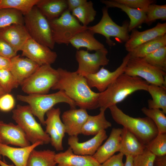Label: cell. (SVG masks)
<instances>
[{
    "label": "cell",
    "instance_id": "obj_1",
    "mask_svg": "<svg viewBox=\"0 0 166 166\" xmlns=\"http://www.w3.org/2000/svg\"><path fill=\"white\" fill-rule=\"evenodd\" d=\"M57 69L58 79L52 89L64 91L80 108L92 110L98 108L100 93L91 89L84 77L76 71L70 72L61 68Z\"/></svg>",
    "mask_w": 166,
    "mask_h": 166
},
{
    "label": "cell",
    "instance_id": "obj_2",
    "mask_svg": "<svg viewBox=\"0 0 166 166\" xmlns=\"http://www.w3.org/2000/svg\"><path fill=\"white\" fill-rule=\"evenodd\" d=\"M149 85L144 80L124 73L119 76L103 92H100L98 106L105 110L121 102L128 96L139 90L147 91Z\"/></svg>",
    "mask_w": 166,
    "mask_h": 166
},
{
    "label": "cell",
    "instance_id": "obj_3",
    "mask_svg": "<svg viewBox=\"0 0 166 166\" xmlns=\"http://www.w3.org/2000/svg\"><path fill=\"white\" fill-rule=\"evenodd\" d=\"M109 109L113 120L134 134L146 146L158 134L156 125L149 117H131L125 113L117 105Z\"/></svg>",
    "mask_w": 166,
    "mask_h": 166
},
{
    "label": "cell",
    "instance_id": "obj_4",
    "mask_svg": "<svg viewBox=\"0 0 166 166\" xmlns=\"http://www.w3.org/2000/svg\"><path fill=\"white\" fill-rule=\"evenodd\" d=\"M17 98L18 101L28 104L33 115L43 125H45V114L57 104L66 103L71 109H76L77 106L75 102L61 90L50 94L18 95Z\"/></svg>",
    "mask_w": 166,
    "mask_h": 166
},
{
    "label": "cell",
    "instance_id": "obj_5",
    "mask_svg": "<svg viewBox=\"0 0 166 166\" xmlns=\"http://www.w3.org/2000/svg\"><path fill=\"white\" fill-rule=\"evenodd\" d=\"M29 105H18L12 111V117L25 133L31 144L41 142L50 143V137L35 119Z\"/></svg>",
    "mask_w": 166,
    "mask_h": 166
},
{
    "label": "cell",
    "instance_id": "obj_6",
    "mask_svg": "<svg viewBox=\"0 0 166 166\" xmlns=\"http://www.w3.org/2000/svg\"><path fill=\"white\" fill-rule=\"evenodd\" d=\"M24 17V25L30 38L38 43L53 49L55 43L49 21L36 6H34L31 11Z\"/></svg>",
    "mask_w": 166,
    "mask_h": 166
},
{
    "label": "cell",
    "instance_id": "obj_7",
    "mask_svg": "<svg viewBox=\"0 0 166 166\" xmlns=\"http://www.w3.org/2000/svg\"><path fill=\"white\" fill-rule=\"evenodd\" d=\"M57 69L51 65L40 66L20 85L22 91L29 94H46L58 79Z\"/></svg>",
    "mask_w": 166,
    "mask_h": 166
},
{
    "label": "cell",
    "instance_id": "obj_8",
    "mask_svg": "<svg viewBox=\"0 0 166 166\" xmlns=\"http://www.w3.org/2000/svg\"><path fill=\"white\" fill-rule=\"evenodd\" d=\"M48 21L53 41L59 44H69L76 35L88 28V26L80 24L67 10L59 17Z\"/></svg>",
    "mask_w": 166,
    "mask_h": 166
},
{
    "label": "cell",
    "instance_id": "obj_9",
    "mask_svg": "<svg viewBox=\"0 0 166 166\" xmlns=\"http://www.w3.org/2000/svg\"><path fill=\"white\" fill-rule=\"evenodd\" d=\"M124 73L138 77L148 84L166 87V72L150 65L144 58L130 57Z\"/></svg>",
    "mask_w": 166,
    "mask_h": 166
},
{
    "label": "cell",
    "instance_id": "obj_10",
    "mask_svg": "<svg viewBox=\"0 0 166 166\" xmlns=\"http://www.w3.org/2000/svg\"><path fill=\"white\" fill-rule=\"evenodd\" d=\"M102 11V15L99 22L94 26H88V29L94 34H99L104 36L106 43L110 46L115 45L114 42L111 39L112 37H115L121 42H126L129 38V23L126 21L122 26L118 25L109 16L108 8L104 7Z\"/></svg>",
    "mask_w": 166,
    "mask_h": 166
},
{
    "label": "cell",
    "instance_id": "obj_11",
    "mask_svg": "<svg viewBox=\"0 0 166 166\" xmlns=\"http://www.w3.org/2000/svg\"><path fill=\"white\" fill-rule=\"evenodd\" d=\"M108 53V51L105 48L92 53L88 50H77L75 57L78 63V67L76 72L84 77L97 73L101 66L108 64L109 60L107 57Z\"/></svg>",
    "mask_w": 166,
    "mask_h": 166
},
{
    "label": "cell",
    "instance_id": "obj_12",
    "mask_svg": "<svg viewBox=\"0 0 166 166\" xmlns=\"http://www.w3.org/2000/svg\"><path fill=\"white\" fill-rule=\"evenodd\" d=\"M130 57V54L128 53L123 58L121 65L113 72L102 67L97 73L85 76L89 86L90 88H96L100 93L104 91L119 76L124 73Z\"/></svg>",
    "mask_w": 166,
    "mask_h": 166
},
{
    "label": "cell",
    "instance_id": "obj_13",
    "mask_svg": "<svg viewBox=\"0 0 166 166\" xmlns=\"http://www.w3.org/2000/svg\"><path fill=\"white\" fill-rule=\"evenodd\" d=\"M21 51L22 56L30 59L40 66L51 65L55 62L57 57L56 52L31 38L26 42Z\"/></svg>",
    "mask_w": 166,
    "mask_h": 166
},
{
    "label": "cell",
    "instance_id": "obj_14",
    "mask_svg": "<svg viewBox=\"0 0 166 166\" xmlns=\"http://www.w3.org/2000/svg\"><path fill=\"white\" fill-rule=\"evenodd\" d=\"M107 137L106 131L103 130L91 139L82 142L79 141L78 136H69L68 143L75 154L93 156Z\"/></svg>",
    "mask_w": 166,
    "mask_h": 166
},
{
    "label": "cell",
    "instance_id": "obj_15",
    "mask_svg": "<svg viewBox=\"0 0 166 166\" xmlns=\"http://www.w3.org/2000/svg\"><path fill=\"white\" fill-rule=\"evenodd\" d=\"M0 140L1 143L7 145L23 147L31 144L19 125L12 123H6L2 121H0Z\"/></svg>",
    "mask_w": 166,
    "mask_h": 166
},
{
    "label": "cell",
    "instance_id": "obj_16",
    "mask_svg": "<svg viewBox=\"0 0 166 166\" xmlns=\"http://www.w3.org/2000/svg\"><path fill=\"white\" fill-rule=\"evenodd\" d=\"M166 34V22H158L155 27L143 31L134 29L125 42V49L129 52L139 45Z\"/></svg>",
    "mask_w": 166,
    "mask_h": 166
},
{
    "label": "cell",
    "instance_id": "obj_17",
    "mask_svg": "<svg viewBox=\"0 0 166 166\" xmlns=\"http://www.w3.org/2000/svg\"><path fill=\"white\" fill-rule=\"evenodd\" d=\"M89 116L86 110L82 108L71 109L64 112L61 118L65 133L69 136H78L81 133L82 128Z\"/></svg>",
    "mask_w": 166,
    "mask_h": 166
},
{
    "label": "cell",
    "instance_id": "obj_18",
    "mask_svg": "<svg viewBox=\"0 0 166 166\" xmlns=\"http://www.w3.org/2000/svg\"><path fill=\"white\" fill-rule=\"evenodd\" d=\"M0 37L17 53L30 37L24 24H13L0 29Z\"/></svg>",
    "mask_w": 166,
    "mask_h": 166
},
{
    "label": "cell",
    "instance_id": "obj_19",
    "mask_svg": "<svg viewBox=\"0 0 166 166\" xmlns=\"http://www.w3.org/2000/svg\"><path fill=\"white\" fill-rule=\"evenodd\" d=\"M44 144L38 142L23 147H12L0 142V159L1 156L10 159L15 166H27L28 160L32 151L38 146Z\"/></svg>",
    "mask_w": 166,
    "mask_h": 166
},
{
    "label": "cell",
    "instance_id": "obj_20",
    "mask_svg": "<svg viewBox=\"0 0 166 166\" xmlns=\"http://www.w3.org/2000/svg\"><path fill=\"white\" fill-rule=\"evenodd\" d=\"M122 128H113L105 142L92 156L100 164L119 152L121 139Z\"/></svg>",
    "mask_w": 166,
    "mask_h": 166
},
{
    "label": "cell",
    "instance_id": "obj_21",
    "mask_svg": "<svg viewBox=\"0 0 166 166\" xmlns=\"http://www.w3.org/2000/svg\"><path fill=\"white\" fill-rule=\"evenodd\" d=\"M40 66L27 57H21L17 55L11 59L10 71L20 85Z\"/></svg>",
    "mask_w": 166,
    "mask_h": 166
},
{
    "label": "cell",
    "instance_id": "obj_22",
    "mask_svg": "<svg viewBox=\"0 0 166 166\" xmlns=\"http://www.w3.org/2000/svg\"><path fill=\"white\" fill-rule=\"evenodd\" d=\"M55 160L57 166H100L92 156L75 154L69 147L64 152L56 153Z\"/></svg>",
    "mask_w": 166,
    "mask_h": 166
},
{
    "label": "cell",
    "instance_id": "obj_23",
    "mask_svg": "<svg viewBox=\"0 0 166 166\" xmlns=\"http://www.w3.org/2000/svg\"><path fill=\"white\" fill-rule=\"evenodd\" d=\"M119 152L133 157L142 153L146 146L135 135L123 127Z\"/></svg>",
    "mask_w": 166,
    "mask_h": 166
},
{
    "label": "cell",
    "instance_id": "obj_24",
    "mask_svg": "<svg viewBox=\"0 0 166 166\" xmlns=\"http://www.w3.org/2000/svg\"><path fill=\"white\" fill-rule=\"evenodd\" d=\"M100 1L108 8L110 7L119 8L127 14L130 20L128 28L129 32L145 23L146 12L143 10L130 8L118 3L115 0H101Z\"/></svg>",
    "mask_w": 166,
    "mask_h": 166
},
{
    "label": "cell",
    "instance_id": "obj_25",
    "mask_svg": "<svg viewBox=\"0 0 166 166\" xmlns=\"http://www.w3.org/2000/svg\"><path fill=\"white\" fill-rule=\"evenodd\" d=\"M36 6L48 20L59 17L67 9L66 0H39Z\"/></svg>",
    "mask_w": 166,
    "mask_h": 166
},
{
    "label": "cell",
    "instance_id": "obj_26",
    "mask_svg": "<svg viewBox=\"0 0 166 166\" xmlns=\"http://www.w3.org/2000/svg\"><path fill=\"white\" fill-rule=\"evenodd\" d=\"M105 111L100 109V112L97 115H89L82 128L81 133L86 136L95 135L101 131L111 127V123L105 118Z\"/></svg>",
    "mask_w": 166,
    "mask_h": 166
},
{
    "label": "cell",
    "instance_id": "obj_27",
    "mask_svg": "<svg viewBox=\"0 0 166 166\" xmlns=\"http://www.w3.org/2000/svg\"><path fill=\"white\" fill-rule=\"evenodd\" d=\"M70 43L77 50L85 47L88 51H96L105 48L104 45L96 39L94 34L88 28L76 35Z\"/></svg>",
    "mask_w": 166,
    "mask_h": 166
},
{
    "label": "cell",
    "instance_id": "obj_28",
    "mask_svg": "<svg viewBox=\"0 0 166 166\" xmlns=\"http://www.w3.org/2000/svg\"><path fill=\"white\" fill-rule=\"evenodd\" d=\"M166 46V34L136 47L129 53L131 57L144 58L160 48Z\"/></svg>",
    "mask_w": 166,
    "mask_h": 166
},
{
    "label": "cell",
    "instance_id": "obj_29",
    "mask_svg": "<svg viewBox=\"0 0 166 166\" xmlns=\"http://www.w3.org/2000/svg\"><path fill=\"white\" fill-rule=\"evenodd\" d=\"M55 152L49 149H34L29 157L27 166H56Z\"/></svg>",
    "mask_w": 166,
    "mask_h": 166
},
{
    "label": "cell",
    "instance_id": "obj_30",
    "mask_svg": "<svg viewBox=\"0 0 166 166\" xmlns=\"http://www.w3.org/2000/svg\"><path fill=\"white\" fill-rule=\"evenodd\" d=\"M147 91L152 99L148 101V108L159 109L166 113V87L149 84Z\"/></svg>",
    "mask_w": 166,
    "mask_h": 166
},
{
    "label": "cell",
    "instance_id": "obj_31",
    "mask_svg": "<svg viewBox=\"0 0 166 166\" xmlns=\"http://www.w3.org/2000/svg\"><path fill=\"white\" fill-rule=\"evenodd\" d=\"M72 14L84 26H87L95 19L97 11L93 7V3L88 1L73 10Z\"/></svg>",
    "mask_w": 166,
    "mask_h": 166
},
{
    "label": "cell",
    "instance_id": "obj_32",
    "mask_svg": "<svg viewBox=\"0 0 166 166\" xmlns=\"http://www.w3.org/2000/svg\"><path fill=\"white\" fill-rule=\"evenodd\" d=\"M39 0H1L0 8H11L20 12L23 16L29 14Z\"/></svg>",
    "mask_w": 166,
    "mask_h": 166
},
{
    "label": "cell",
    "instance_id": "obj_33",
    "mask_svg": "<svg viewBox=\"0 0 166 166\" xmlns=\"http://www.w3.org/2000/svg\"><path fill=\"white\" fill-rule=\"evenodd\" d=\"M15 24L24 25L23 14L13 9L0 8V29Z\"/></svg>",
    "mask_w": 166,
    "mask_h": 166
},
{
    "label": "cell",
    "instance_id": "obj_34",
    "mask_svg": "<svg viewBox=\"0 0 166 166\" xmlns=\"http://www.w3.org/2000/svg\"><path fill=\"white\" fill-rule=\"evenodd\" d=\"M142 112L154 122L158 133H166V116L165 114L159 109L142 108Z\"/></svg>",
    "mask_w": 166,
    "mask_h": 166
},
{
    "label": "cell",
    "instance_id": "obj_35",
    "mask_svg": "<svg viewBox=\"0 0 166 166\" xmlns=\"http://www.w3.org/2000/svg\"><path fill=\"white\" fill-rule=\"evenodd\" d=\"M150 65L166 71V46L162 47L144 58Z\"/></svg>",
    "mask_w": 166,
    "mask_h": 166
},
{
    "label": "cell",
    "instance_id": "obj_36",
    "mask_svg": "<svg viewBox=\"0 0 166 166\" xmlns=\"http://www.w3.org/2000/svg\"><path fill=\"white\" fill-rule=\"evenodd\" d=\"M146 149L156 156L166 155V133H158L146 146Z\"/></svg>",
    "mask_w": 166,
    "mask_h": 166
},
{
    "label": "cell",
    "instance_id": "obj_37",
    "mask_svg": "<svg viewBox=\"0 0 166 166\" xmlns=\"http://www.w3.org/2000/svg\"><path fill=\"white\" fill-rule=\"evenodd\" d=\"M145 23L150 24L157 19L166 20V5H158L155 3L149 5L146 12Z\"/></svg>",
    "mask_w": 166,
    "mask_h": 166
},
{
    "label": "cell",
    "instance_id": "obj_38",
    "mask_svg": "<svg viewBox=\"0 0 166 166\" xmlns=\"http://www.w3.org/2000/svg\"><path fill=\"white\" fill-rule=\"evenodd\" d=\"M60 114L59 108L53 107L46 113L47 118L45 120L51 124L63 139L65 133V130L64 124L60 117Z\"/></svg>",
    "mask_w": 166,
    "mask_h": 166
},
{
    "label": "cell",
    "instance_id": "obj_39",
    "mask_svg": "<svg viewBox=\"0 0 166 166\" xmlns=\"http://www.w3.org/2000/svg\"><path fill=\"white\" fill-rule=\"evenodd\" d=\"M19 86L9 70H0V86L6 93Z\"/></svg>",
    "mask_w": 166,
    "mask_h": 166
},
{
    "label": "cell",
    "instance_id": "obj_40",
    "mask_svg": "<svg viewBox=\"0 0 166 166\" xmlns=\"http://www.w3.org/2000/svg\"><path fill=\"white\" fill-rule=\"evenodd\" d=\"M155 157L146 148L142 153L133 157V166H154Z\"/></svg>",
    "mask_w": 166,
    "mask_h": 166
},
{
    "label": "cell",
    "instance_id": "obj_41",
    "mask_svg": "<svg viewBox=\"0 0 166 166\" xmlns=\"http://www.w3.org/2000/svg\"><path fill=\"white\" fill-rule=\"evenodd\" d=\"M117 2L130 8L143 10L146 12L150 4L156 2L153 0H115Z\"/></svg>",
    "mask_w": 166,
    "mask_h": 166
},
{
    "label": "cell",
    "instance_id": "obj_42",
    "mask_svg": "<svg viewBox=\"0 0 166 166\" xmlns=\"http://www.w3.org/2000/svg\"><path fill=\"white\" fill-rule=\"evenodd\" d=\"M15 100L13 96L6 93L0 97V110L4 112L10 111L14 108Z\"/></svg>",
    "mask_w": 166,
    "mask_h": 166
},
{
    "label": "cell",
    "instance_id": "obj_43",
    "mask_svg": "<svg viewBox=\"0 0 166 166\" xmlns=\"http://www.w3.org/2000/svg\"><path fill=\"white\" fill-rule=\"evenodd\" d=\"M17 55L12 47L0 37V56L11 59Z\"/></svg>",
    "mask_w": 166,
    "mask_h": 166
},
{
    "label": "cell",
    "instance_id": "obj_44",
    "mask_svg": "<svg viewBox=\"0 0 166 166\" xmlns=\"http://www.w3.org/2000/svg\"><path fill=\"white\" fill-rule=\"evenodd\" d=\"M124 156L122 153L119 152L101 164L100 166H124L123 161Z\"/></svg>",
    "mask_w": 166,
    "mask_h": 166
},
{
    "label": "cell",
    "instance_id": "obj_45",
    "mask_svg": "<svg viewBox=\"0 0 166 166\" xmlns=\"http://www.w3.org/2000/svg\"><path fill=\"white\" fill-rule=\"evenodd\" d=\"M67 5V10L71 13L75 9L84 4L87 0H66Z\"/></svg>",
    "mask_w": 166,
    "mask_h": 166
},
{
    "label": "cell",
    "instance_id": "obj_46",
    "mask_svg": "<svg viewBox=\"0 0 166 166\" xmlns=\"http://www.w3.org/2000/svg\"><path fill=\"white\" fill-rule=\"evenodd\" d=\"M11 65V59L0 56V70H9Z\"/></svg>",
    "mask_w": 166,
    "mask_h": 166
},
{
    "label": "cell",
    "instance_id": "obj_47",
    "mask_svg": "<svg viewBox=\"0 0 166 166\" xmlns=\"http://www.w3.org/2000/svg\"><path fill=\"white\" fill-rule=\"evenodd\" d=\"M154 166H166V155L160 156H156Z\"/></svg>",
    "mask_w": 166,
    "mask_h": 166
},
{
    "label": "cell",
    "instance_id": "obj_48",
    "mask_svg": "<svg viewBox=\"0 0 166 166\" xmlns=\"http://www.w3.org/2000/svg\"><path fill=\"white\" fill-rule=\"evenodd\" d=\"M126 159L125 162L124 163V166H133V157L130 156H126Z\"/></svg>",
    "mask_w": 166,
    "mask_h": 166
},
{
    "label": "cell",
    "instance_id": "obj_49",
    "mask_svg": "<svg viewBox=\"0 0 166 166\" xmlns=\"http://www.w3.org/2000/svg\"><path fill=\"white\" fill-rule=\"evenodd\" d=\"M0 165L1 166H14L13 164H8L5 162L2 161L1 159H0Z\"/></svg>",
    "mask_w": 166,
    "mask_h": 166
},
{
    "label": "cell",
    "instance_id": "obj_50",
    "mask_svg": "<svg viewBox=\"0 0 166 166\" xmlns=\"http://www.w3.org/2000/svg\"><path fill=\"white\" fill-rule=\"evenodd\" d=\"M5 93V92L0 86V97Z\"/></svg>",
    "mask_w": 166,
    "mask_h": 166
},
{
    "label": "cell",
    "instance_id": "obj_51",
    "mask_svg": "<svg viewBox=\"0 0 166 166\" xmlns=\"http://www.w3.org/2000/svg\"><path fill=\"white\" fill-rule=\"evenodd\" d=\"M0 142L1 143V140H0Z\"/></svg>",
    "mask_w": 166,
    "mask_h": 166
},
{
    "label": "cell",
    "instance_id": "obj_52",
    "mask_svg": "<svg viewBox=\"0 0 166 166\" xmlns=\"http://www.w3.org/2000/svg\"></svg>",
    "mask_w": 166,
    "mask_h": 166
},
{
    "label": "cell",
    "instance_id": "obj_53",
    "mask_svg": "<svg viewBox=\"0 0 166 166\" xmlns=\"http://www.w3.org/2000/svg\"><path fill=\"white\" fill-rule=\"evenodd\" d=\"M0 166H1L0 165Z\"/></svg>",
    "mask_w": 166,
    "mask_h": 166
}]
</instances>
